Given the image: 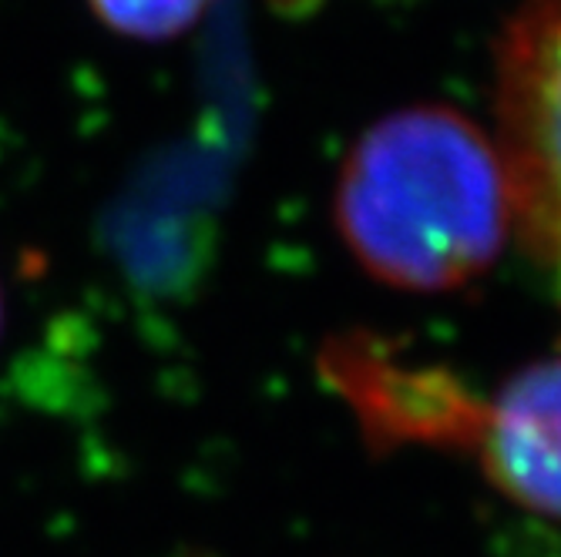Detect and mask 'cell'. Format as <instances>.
<instances>
[{"mask_svg":"<svg viewBox=\"0 0 561 557\" xmlns=\"http://www.w3.org/2000/svg\"><path fill=\"white\" fill-rule=\"evenodd\" d=\"M333 212L356 263L411 292L478 279L518 225L501 148L440 105L397 112L356 141Z\"/></svg>","mask_w":561,"mask_h":557,"instance_id":"obj_1","label":"cell"},{"mask_svg":"<svg viewBox=\"0 0 561 557\" xmlns=\"http://www.w3.org/2000/svg\"><path fill=\"white\" fill-rule=\"evenodd\" d=\"M497 121L518 225L561 282V0H528L501 34Z\"/></svg>","mask_w":561,"mask_h":557,"instance_id":"obj_2","label":"cell"},{"mask_svg":"<svg viewBox=\"0 0 561 557\" xmlns=\"http://www.w3.org/2000/svg\"><path fill=\"white\" fill-rule=\"evenodd\" d=\"M465 443L501 494L561 524V360L525 367L478 403Z\"/></svg>","mask_w":561,"mask_h":557,"instance_id":"obj_3","label":"cell"},{"mask_svg":"<svg viewBox=\"0 0 561 557\" xmlns=\"http://www.w3.org/2000/svg\"><path fill=\"white\" fill-rule=\"evenodd\" d=\"M213 0H88L108 31L135 40H172L185 34Z\"/></svg>","mask_w":561,"mask_h":557,"instance_id":"obj_4","label":"cell"},{"mask_svg":"<svg viewBox=\"0 0 561 557\" xmlns=\"http://www.w3.org/2000/svg\"><path fill=\"white\" fill-rule=\"evenodd\" d=\"M0 333H4V292H0Z\"/></svg>","mask_w":561,"mask_h":557,"instance_id":"obj_5","label":"cell"}]
</instances>
